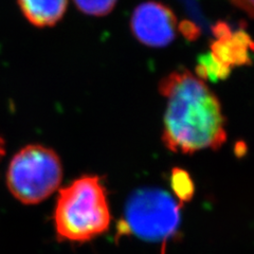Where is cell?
Listing matches in <instances>:
<instances>
[{"mask_svg": "<svg viewBox=\"0 0 254 254\" xmlns=\"http://www.w3.org/2000/svg\"><path fill=\"white\" fill-rule=\"evenodd\" d=\"M159 90L166 99L162 131L166 148L189 155L222 146L226 119L218 98L201 78L178 69L161 79Z\"/></svg>", "mask_w": 254, "mask_h": 254, "instance_id": "1", "label": "cell"}, {"mask_svg": "<svg viewBox=\"0 0 254 254\" xmlns=\"http://www.w3.org/2000/svg\"><path fill=\"white\" fill-rule=\"evenodd\" d=\"M5 154V144H4V141L0 136V159H1Z\"/></svg>", "mask_w": 254, "mask_h": 254, "instance_id": "13", "label": "cell"}, {"mask_svg": "<svg viewBox=\"0 0 254 254\" xmlns=\"http://www.w3.org/2000/svg\"><path fill=\"white\" fill-rule=\"evenodd\" d=\"M130 29L141 44L162 48L170 45L176 37L177 18L171 7L150 0L134 9Z\"/></svg>", "mask_w": 254, "mask_h": 254, "instance_id": "5", "label": "cell"}, {"mask_svg": "<svg viewBox=\"0 0 254 254\" xmlns=\"http://www.w3.org/2000/svg\"><path fill=\"white\" fill-rule=\"evenodd\" d=\"M178 29L190 41H195L200 35L199 28L190 20L181 21L180 25L178 26Z\"/></svg>", "mask_w": 254, "mask_h": 254, "instance_id": "11", "label": "cell"}, {"mask_svg": "<svg viewBox=\"0 0 254 254\" xmlns=\"http://www.w3.org/2000/svg\"><path fill=\"white\" fill-rule=\"evenodd\" d=\"M171 188L179 199V203H186L192 199L195 194V185L190 174L179 168L174 169L171 174Z\"/></svg>", "mask_w": 254, "mask_h": 254, "instance_id": "9", "label": "cell"}, {"mask_svg": "<svg viewBox=\"0 0 254 254\" xmlns=\"http://www.w3.org/2000/svg\"><path fill=\"white\" fill-rule=\"evenodd\" d=\"M23 16L39 28L52 27L65 15L68 0H17Z\"/></svg>", "mask_w": 254, "mask_h": 254, "instance_id": "7", "label": "cell"}, {"mask_svg": "<svg viewBox=\"0 0 254 254\" xmlns=\"http://www.w3.org/2000/svg\"><path fill=\"white\" fill-rule=\"evenodd\" d=\"M181 203L160 189H141L127 201L120 233L163 244L177 233Z\"/></svg>", "mask_w": 254, "mask_h": 254, "instance_id": "4", "label": "cell"}, {"mask_svg": "<svg viewBox=\"0 0 254 254\" xmlns=\"http://www.w3.org/2000/svg\"><path fill=\"white\" fill-rule=\"evenodd\" d=\"M252 39L247 32L238 30L216 38L211 44L212 57L229 68L251 64Z\"/></svg>", "mask_w": 254, "mask_h": 254, "instance_id": "6", "label": "cell"}, {"mask_svg": "<svg viewBox=\"0 0 254 254\" xmlns=\"http://www.w3.org/2000/svg\"><path fill=\"white\" fill-rule=\"evenodd\" d=\"M238 9L249 15V17H253V0H230Z\"/></svg>", "mask_w": 254, "mask_h": 254, "instance_id": "12", "label": "cell"}, {"mask_svg": "<svg viewBox=\"0 0 254 254\" xmlns=\"http://www.w3.org/2000/svg\"><path fill=\"white\" fill-rule=\"evenodd\" d=\"M63 165L53 149L32 144L21 148L10 162L6 185L11 194L25 204H37L61 185Z\"/></svg>", "mask_w": 254, "mask_h": 254, "instance_id": "3", "label": "cell"}, {"mask_svg": "<svg viewBox=\"0 0 254 254\" xmlns=\"http://www.w3.org/2000/svg\"><path fill=\"white\" fill-rule=\"evenodd\" d=\"M77 9L90 16H105L114 10L118 0H73Z\"/></svg>", "mask_w": 254, "mask_h": 254, "instance_id": "10", "label": "cell"}, {"mask_svg": "<svg viewBox=\"0 0 254 254\" xmlns=\"http://www.w3.org/2000/svg\"><path fill=\"white\" fill-rule=\"evenodd\" d=\"M230 73H231V68L222 65L212 57L211 53L203 54L198 60L196 75L201 79L204 78L210 79L212 82H217L227 78Z\"/></svg>", "mask_w": 254, "mask_h": 254, "instance_id": "8", "label": "cell"}, {"mask_svg": "<svg viewBox=\"0 0 254 254\" xmlns=\"http://www.w3.org/2000/svg\"><path fill=\"white\" fill-rule=\"evenodd\" d=\"M53 218L61 241L86 243L105 233L111 213L100 177L85 175L61 189Z\"/></svg>", "mask_w": 254, "mask_h": 254, "instance_id": "2", "label": "cell"}]
</instances>
